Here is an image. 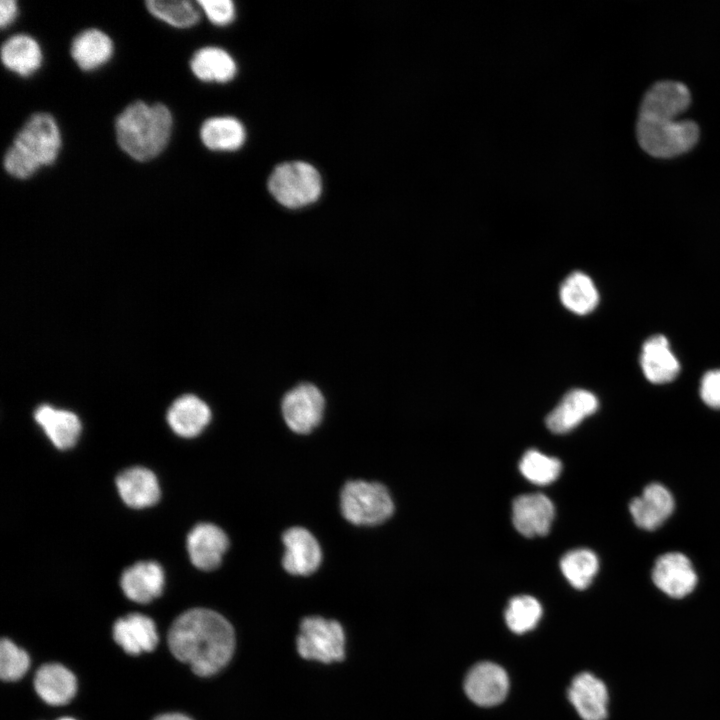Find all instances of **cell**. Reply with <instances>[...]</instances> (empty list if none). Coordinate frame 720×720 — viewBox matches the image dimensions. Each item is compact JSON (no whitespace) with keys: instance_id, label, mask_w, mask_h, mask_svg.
Here are the masks:
<instances>
[{"instance_id":"cell-33","label":"cell","mask_w":720,"mask_h":720,"mask_svg":"<svg viewBox=\"0 0 720 720\" xmlns=\"http://www.w3.org/2000/svg\"><path fill=\"white\" fill-rule=\"evenodd\" d=\"M561 462L537 450H528L522 457L519 468L522 475L534 484L547 485L558 478Z\"/></svg>"},{"instance_id":"cell-20","label":"cell","mask_w":720,"mask_h":720,"mask_svg":"<svg viewBox=\"0 0 720 720\" xmlns=\"http://www.w3.org/2000/svg\"><path fill=\"white\" fill-rule=\"evenodd\" d=\"M120 584L129 599L148 603L162 593L164 572L157 562H138L123 572Z\"/></svg>"},{"instance_id":"cell-3","label":"cell","mask_w":720,"mask_h":720,"mask_svg":"<svg viewBox=\"0 0 720 720\" xmlns=\"http://www.w3.org/2000/svg\"><path fill=\"white\" fill-rule=\"evenodd\" d=\"M61 147V134L48 113L33 114L16 134L7 149L3 166L18 179L31 177L40 167L55 162Z\"/></svg>"},{"instance_id":"cell-14","label":"cell","mask_w":720,"mask_h":720,"mask_svg":"<svg viewBox=\"0 0 720 720\" xmlns=\"http://www.w3.org/2000/svg\"><path fill=\"white\" fill-rule=\"evenodd\" d=\"M672 493L662 484L647 485L641 495L632 499L629 511L634 523L645 530L659 528L673 513Z\"/></svg>"},{"instance_id":"cell-15","label":"cell","mask_w":720,"mask_h":720,"mask_svg":"<svg viewBox=\"0 0 720 720\" xmlns=\"http://www.w3.org/2000/svg\"><path fill=\"white\" fill-rule=\"evenodd\" d=\"M554 506L543 494H525L517 497L512 506L515 528L525 537L546 535L554 519Z\"/></svg>"},{"instance_id":"cell-8","label":"cell","mask_w":720,"mask_h":720,"mask_svg":"<svg viewBox=\"0 0 720 720\" xmlns=\"http://www.w3.org/2000/svg\"><path fill=\"white\" fill-rule=\"evenodd\" d=\"M325 409V399L318 387L302 383L283 397L281 410L287 426L294 432L306 434L319 425Z\"/></svg>"},{"instance_id":"cell-36","label":"cell","mask_w":720,"mask_h":720,"mask_svg":"<svg viewBox=\"0 0 720 720\" xmlns=\"http://www.w3.org/2000/svg\"><path fill=\"white\" fill-rule=\"evenodd\" d=\"M197 4L216 25H227L234 19L235 7L230 0H199Z\"/></svg>"},{"instance_id":"cell-16","label":"cell","mask_w":720,"mask_h":720,"mask_svg":"<svg viewBox=\"0 0 720 720\" xmlns=\"http://www.w3.org/2000/svg\"><path fill=\"white\" fill-rule=\"evenodd\" d=\"M228 545L224 531L211 523L196 525L187 536V551L192 564L205 571L220 565Z\"/></svg>"},{"instance_id":"cell-26","label":"cell","mask_w":720,"mask_h":720,"mask_svg":"<svg viewBox=\"0 0 720 720\" xmlns=\"http://www.w3.org/2000/svg\"><path fill=\"white\" fill-rule=\"evenodd\" d=\"M1 60L10 71L27 77L40 68L42 51L34 38L25 34H17L2 44Z\"/></svg>"},{"instance_id":"cell-19","label":"cell","mask_w":720,"mask_h":720,"mask_svg":"<svg viewBox=\"0 0 720 720\" xmlns=\"http://www.w3.org/2000/svg\"><path fill=\"white\" fill-rule=\"evenodd\" d=\"M114 640L131 655L150 652L157 646L158 634L151 618L132 613L119 618L113 626Z\"/></svg>"},{"instance_id":"cell-28","label":"cell","mask_w":720,"mask_h":720,"mask_svg":"<svg viewBox=\"0 0 720 720\" xmlns=\"http://www.w3.org/2000/svg\"><path fill=\"white\" fill-rule=\"evenodd\" d=\"M203 144L213 151H234L245 142L246 132L242 123L233 117H213L201 126Z\"/></svg>"},{"instance_id":"cell-39","label":"cell","mask_w":720,"mask_h":720,"mask_svg":"<svg viewBox=\"0 0 720 720\" xmlns=\"http://www.w3.org/2000/svg\"><path fill=\"white\" fill-rule=\"evenodd\" d=\"M59 720H75V719L65 717V718H61V719H59Z\"/></svg>"},{"instance_id":"cell-27","label":"cell","mask_w":720,"mask_h":720,"mask_svg":"<svg viewBox=\"0 0 720 720\" xmlns=\"http://www.w3.org/2000/svg\"><path fill=\"white\" fill-rule=\"evenodd\" d=\"M190 68L198 79L218 83L232 80L237 71L232 56L219 47L199 49L190 61Z\"/></svg>"},{"instance_id":"cell-12","label":"cell","mask_w":720,"mask_h":720,"mask_svg":"<svg viewBox=\"0 0 720 720\" xmlns=\"http://www.w3.org/2000/svg\"><path fill=\"white\" fill-rule=\"evenodd\" d=\"M285 552L284 569L293 575H309L320 565L322 559L318 541L303 527H292L282 536Z\"/></svg>"},{"instance_id":"cell-37","label":"cell","mask_w":720,"mask_h":720,"mask_svg":"<svg viewBox=\"0 0 720 720\" xmlns=\"http://www.w3.org/2000/svg\"><path fill=\"white\" fill-rule=\"evenodd\" d=\"M17 3L14 0H2L0 2V26L5 28L10 25L17 16Z\"/></svg>"},{"instance_id":"cell-38","label":"cell","mask_w":720,"mask_h":720,"mask_svg":"<svg viewBox=\"0 0 720 720\" xmlns=\"http://www.w3.org/2000/svg\"><path fill=\"white\" fill-rule=\"evenodd\" d=\"M154 720H192V719H190L189 717H187L183 714L171 713V714H164V715L158 716Z\"/></svg>"},{"instance_id":"cell-25","label":"cell","mask_w":720,"mask_h":720,"mask_svg":"<svg viewBox=\"0 0 720 720\" xmlns=\"http://www.w3.org/2000/svg\"><path fill=\"white\" fill-rule=\"evenodd\" d=\"M110 37L98 29H87L72 41L71 56L84 71L97 69L107 63L113 54Z\"/></svg>"},{"instance_id":"cell-10","label":"cell","mask_w":720,"mask_h":720,"mask_svg":"<svg viewBox=\"0 0 720 720\" xmlns=\"http://www.w3.org/2000/svg\"><path fill=\"white\" fill-rule=\"evenodd\" d=\"M640 369L646 380L662 385L674 381L680 374L681 363L670 340L664 334H653L642 343Z\"/></svg>"},{"instance_id":"cell-9","label":"cell","mask_w":720,"mask_h":720,"mask_svg":"<svg viewBox=\"0 0 720 720\" xmlns=\"http://www.w3.org/2000/svg\"><path fill=\"white\" fill-rule=\"evenodd\" d=\"M654 585L667 596L681 599L695 589L698 576L690 559L680 552H668L654 563L651 573Z\"/></svg>"},{"instance_id":"cell-31","label":"cell","mask_w":720,"mask_h":720,"mask_svg":"<svg viewBox=\"0 0 720 720\" xmlns=\"http://www.w3.org/2000/svg\"><path fill=\"white\" fill-rule=\"evenodd\" d=\"M145 5L153 16L177 28L191 27L200 18L199 10L188 0H148Z\"/></svg>"},{"instance_id":"cell-24","label":"cell","mask_w":720,"mask_h":720,"mask_svg":"<svg viewBox=\"0 0 720 720\" xmlns=\"http://www.w3.org/2000/svg\"><path fill=\"white\" fill-rule=\"evenodd\" d=\"M34 418L57 448L68 449L77 442L81 422L73 412L41 405L36 409Z\"/></svg>"},{"instance_id":"cell-34","label":"cell","mask_w":720,"mask_h":720,"mask_svg":"<svg viewBox=\"0 0 720 720\" xmlns=\"http://www.w3.org/2000/svg\"><path fill=\"white\" fill-rule=\"evenodd\" d=\"M30 666L28 654L9 639L0 643V676L4 681L19 680Z\"/></svg>"},{"instance_id":"cell-18","label":"cell","mask_w":720,"mask_h":720,"mask_svg":"<svg viewBox=\"0 0 720 720\" xmlns=\"http://www.w3.org/2000/svg\"><path fill=\"white\" fill-rule=\"evenodd\" d=\"M599 407L596 395L585 389H573L547 415L546 425L554 433H566L579 425Z\"/></svg>"},{"instance_id":"cell-4","label":"cell","mask_w":720,"mask_h":720,"mask_svg":"<svg viewBox=\"0 0 720 720\" xmlns=\"http://www.w3.org/2000/svg\"><path fill=\"white\" fill-rule=\"evenodd\" d=\"M268 189L279 204L296 209L318 200L322 181L319 172L311 164L286 162L273 170L268 180Z\"/></svg>"},{"instance_id":"cell-23","label":"cell","mask_w":720,"mask_h":720,"mask_svg":"<svg viewBox=\"0 0 720 720\" xmlns=\"http://www.w3.org/2000/svg\"><path fill=\"white\" fill-rule=\"evenodd\" d=\"M34 687L46 703L64 705L74 697L77 682L74 674L66 667L58 663H50L37 670Z\"/></svg>"},{"instance_id":"cell-30","label":"cell","mask_w":720,"mask_h":720,"mask_svg":"<svg viewBox=\"0 0 720 720\" xmlns=\"http://www.w3.org/2000/svg\"><path fill=\"white\" fill-rule=\"evenodd\" d=\"M560 568L568 582L576 589L587 588L599 570L597 555L589 549L567 552L560 561Z\"/></svg>"},{"instance_id":"cell-1","label":"cell","mask_w":720,"mask_h":720,"mask_svg":"<svg viewBox=\"0 0 720 720\" xmlns=\"http://www.w3.org/2000/svg\"><path fill=\"white\" fill-rule=\"evenodd\" d=\"M168 644L172 654L207 677L231 659L235 635L231 624L215 611L196 608L181 614L171 625Z\"/></svg>"},{"instance_id":"cell-29","label":"cell","mask_w":720,"mask_h":720,"mask_svg":"<svg viewBox=\"0 0 720 720\" xmlns=\"http://www.w3.org/2000/svg\"><path fill=\"white\" fill-rule=\"evenodd\" d=\"M560 299L571 312L586 315L598 306L600 295L593 280L587 274L576 271L562 282Z\"/></svg>"},{"instance_id":"cell-32","label":"cell","mask_w":720,"mask_h":720,"mask_svg":"<svg viewBox=\"0 0 720 720\" xmlns=\"http://www.w3.org/2000/svg\"><path fill=\"white\" fill-rule=\"evenodd\" d=\"M542 616L537 599L528 595L512 598L505 610V621L514 633L522 634L535 628Z\"/></svg>"},{"instance_id":"cell-7","label":"cell","mask_w":720,"mask_h":720,"mask_svg":"<svg viewBox=\"0 0 720 720\" xmlns=\"http://www.w3.org/2000/svg\"><path fill=\"white\" fill-rule=\"evenodd\" d=\"M297 650L301 657L323 663L341 661L345 655V635L335 620L307 617L300 625Z\"/></svg>"},{"instance_id":"cell-17","label":"cell","mask_w":720,"mask_h":720,"mask_svg":"<svg viewBox=\"0 0 720 720\" xmlns=\"http://www.w3.org/2000/svg\"><path fill=\"white\" fill-rule=\"evenodd\" d=\"M568 698L583 720H605L608 715L609 695L602 680L589 672L574 677Z\"/></svg>"},{"instance_id":"cell-35","label":"cell","mask_w":720,"mask_h":720,"mask_svg":"<svg viewBox=\"0 0 720 720\" xmlns=\"http://www.w3.org/2000/svg\"><path fill=\"white\" fill-rule=\"evenodd\" d=\"M699 395L706 406L720 410V368L707 370L702 375Z\"/></svg>"},{"instance_id":"cell-21","label":"cell","mask_w":720,"mask_h":720,"mask_svg":"<svg viewBox=\"0 0 720 720\" xmlns=\"http://www.w3.org/2000/svg\"><path fill=\"white\" fill-rule=\"evenodd\" d=\"M116 486L124 503L132 508L154 505L160 497V487L154 473L144 467H132L121 472Z\"/></svg>"},{"instance_id":"cell-22","label":"cell","mask_w":720,"mask_h":720,"mask_svg":"<svg viewBox=\"0 0 720 720\" xmlns=\"http://www.w3.org/2000/svg\"><path fill=\"white\" fill-rule=\"evenodd\" d=\"M211 419L208 405L194 395L176 399L167 413L171 429L181 437L191 438L200 434Z\"/></svg>"},{"instance_id":"cell-2","label":"cell","mask_w":720,"mask_h":720,"mask_svg":"<svg viewBox=\"0 0 720 720\" xmlns=\"http://www.w3.org/2000/svg\"><path fill=\"white\" fill-rule=\"evenodd\" d=\"M172 124L171 112L165 105L135 101L116 119L117 143L131 158L142 162L151 160L167 146Z\"/></svg>"},{"instance_id":"cell-13","label":"cell","mask_w":720,"mask_h":720,"mask_svg":"<svg viewBox=\"0 0 720 720\" xmlns=\"http://www.w3.org/2000/svg\"><path fill=\"white\" fill-rule=\"evenodd\" d=\"M690 104L688 88L674 81L654 84L645 94L639 117L655 120H674Z\"/></svg>"},{"instance_id":"cell-11","label":"cell","mask_w":720,"mask_h":720,"mask_svg":"<svg viewBox=\"0 0 720 720\" xmlns=\"http://www.w3.org/2000/svg\"><path fill=\"white\" fill-rule=\"evenodd\" d=\"M509 689L506 671L492 662H480L467 673L464 690L468 698L479 706L490 707L501 703Z\"/></svg>"},{"instance_id":"cell-6","label":"cell","mask_w":720,"mask_h":720,"mask_svg":"<svg viewBox=\"0 0 720 720\" xmlns=\"http://www.w3.org/2000/svg\"><path fill=\"white\" fill-rule=\"evenodd\" d=\"M343 516L355 525H376L393 513L392 498L380 483L363 480L349 481L340 495Z\"/></svg>"},{"instance_id":"cell-5","label":"cell","mask_w":720,"mask_h":720,"mask_svg":"<svg viewBox=\"0 0 720 720\" xmlns=\"http://www.w3.org/2000/svg\"><path fill=\"white\" fill-rule=\"evenodd\" d=\"M637 139L644 151L654 157L668 158L691 149L699 137L696 123L690 120H655L639 117Z\"/></svg>"}]
</instances>
